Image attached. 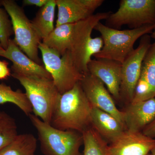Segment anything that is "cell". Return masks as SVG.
Here are the masks:
<instances>
[{"label":"cell","mask_w":155,"mask_h":155,"mask_svg":"<svg viewBox=\"0 0 155 155\" xmlns=\"http://www.w3.org/2000/svg\"><path fill=\"white\" fill-rule=\"evenodd\" d=\"M92 108L78 82L69 91L61 94L50 125L60 130H75L82 133L91 127Z\"/></svg>","instance_id":"1"},{"label":"cell","mask_w":155,"mask_h":155,"mask_svg":"<svg viewBox=\"0 0 155 155\" xmlns=\"http://www.w3.org/2000/svg\"><path fill=\"white\" fill-rule=\"evenodd\" d=\"M112 13L108 11L97 13L75 23L70 54L75 68L84 75L89 73V62L92 56L101 50L104 45L101 37H92V31L99 22L107 19Z\"/></svg>","instance_id":"2"},{"label":"cell","mask_w":155,"mask_h":155,"mask_svg":"<svg viewBox=\"0 0 155 155\" xmlns=\"http://www.w3.org/2000/svg\"><path fill=\"white\" fill-rule=\"evenodd\" d=\"M155 27L153 24L134 29L120 30L99 22L94 29L101 34L104 45L101 50L94 57L96 59L113 60L122 64L134 50V46L137 40L151 33Z\"/></svg>","instance_id":"3"},{"label":"cell","mask_w":155,"mask_h":155,"mask_svg":"<svg viewBox=\"0 0 155 155\" xmlns=\"http://www.w3.org/2000/svg\"><path fill=\"white\" fill-rule=\"evenodd\" d=\"M25 88L34 115L50 124L54 111L61 94L53 80L37 75H25L12 73Z\"/></svg>","instance_id":"4"},{"label":"cell","mask_w":155,"mask_h":155,"mask_svg":"<svg viewBox=\"0 0 155 155\" xmlns=\"http://www.w3.org/2000/svg\"><path fill=\"white\" fill-rule=\"evenodd\" d=\"M28 116L37 131L41 149L45 155H81L82 133L75 130H60L34 114Z\"/></svg>","instance_id":"5"},{"label":"cell","mask_w":155,"mask_h":155,"mask_svg":"<svg viewBox=\"0 0 155 155\" xmlns=\"http://www.w3.org/2000/svg\"><path fill=\"white\" fill-rule=\"evenodd\" d=\"M0 3L11 18L15 36L14 41L28 58L41 65L38 46L41 39L34 29L24 10L13 0H2Z\"/></svg>","instance_id":"6"},{"label":"cell","mask_w":155,"mask_h":155,"mask_svg":"<svg viewBox=\"0 0 155 155\" xmlns=\"http://www.w3.org/2000/svg\"><path fill=\"white\" fill-rule=\"evenodd\" d=\"M38 48L41 52L45 68L51 74L61 94L69 91L80 82L84 74L75 68L70 51L61 56L42 42L39 45Z\"/></svg>","instance_id":"7"},{"label":"cell","mask_w":155,"mask_h":155,"mask_svg":"<svg viewBox=\"0 0 155 155\" xmlns=\"http://www.w3.org/2000/svg\"><path fill=\"white\" fill-rule=\"evenodd\" d=\"M155 24V0H121L119 9L106 19L105 25L120 29L127 25L130 29Z\"/></svg>","instance_id":"8"},{"label":"cell","mask_w":155,"mask_h":155,"mask_svg":"<svg viewBox=\"0 0 155 155\" xmlns=\"http://www.w3.org/2000/svg\"><path fill=\"white\" fill-rule=\"evenodd\" d=\"M151 43V37L145 35L140 38L139 45L122 64L120 99L132 102L137 84L141 73L142 64Z\"/></svg>","instance_id":"9"},{"label":"cell","mask_w":155,"mask_h":155,"mask_svg":"<svg viewBox=\"0 0 155 155\" xmlns=\"http://www.w3.org/2000/svg\"><path fill=\"white\" fill-rule=\"evenodd\" d=\"M80 83L92 107L111 114L125 127L123 112L116 107L113 97L99 79L87 73L84 75Z\"/></svg>","instance_id":"10"},{"label":"cell","mask_w":155,"mask_h":155,"mask_svg":"<svg viewBox=\"0 0 155 155\" xmlns=\"http://www.w3.org/2000/svg\"><path fill=\"white\" fill-rule=\"evenodd\" d=\"M108 145L110 155H148L155 147V139L142 132L125 130Z\"/></svg>","instance_id":"11"},{"label":"cell","mask_w":155,"mask_h":155,"mask_svg":"<svg viewBox=\"0 0 155 155\" xmlns=\"http://www.w3.org/2000/svg\"><path fill=\"white\" fill-rule=\"evenodd\" d=\"M104 0H56L58 8L56 27L85 20L104 2Z\"/></svg>","instance_id":"12"},{"label":"cell","mask_w":155,"mask_h":155,"mask_svg":"<svg viewBox=\"0 0 155 155\" xmlns=\"http://www.w3.org/2000/svg\"><path fill=\"white\" fill-rule=\"evenodd\" d=\"M89 73L99 79L116 100H120L122 64L106 59H91L87 65Z\"/></svg>","instance_id":"13"},{"label":"cell","mask_w":155,"mask_h":155,"mask_svg":"<svg viewBox=\"0 0 155 155\" xmlns=\"http://www.w3.org/2000/svg\"><path fill=\"white\" fill-rule=\"evenodd\" d=\"M0 57H4L13 63V73L25 75H37L52 79L45 67L36 64L20 49L14 40H9L6 50L0 49Z\"/></svg>","instance_id":"14"},{"label":"cell","mask_w":155,"mask_h":155,"mask_svg":"<svg viewBox=\"0 0 155 155\" xmlns=\"http://www.w3.org/2000/svg\"><path fill=\"white\" fill-rule=\"evenodd\" d=\"M128 105L122 111L126 130L142 132L155 119V98Z\"/></svg>","instance_id":"15"},{"label":"cell","mask_w":155,"mask_h":155,"mask_svg":"<svg viewBox=\"0 0 155 155\" xmlns=\"http://www.w3.org/2000/svg\"><path fill=\"white\" fill-rule=\"evenodd\" d=\"M91 127L103 138L111 142L126 130L125 126L112 115L98 108L92 107Z\"/></svg>","instance_id":"16"},{"label":"cell","mask_w":155,"mask_h":155,"mask_svg":"<svg viewBox=\"0 0 155 155\" xmlns=\"http://www.w3.org/2000/svg\"><path fill=\"white\" fill-rule=\"evenodd\" d=\"M75 23H67L57 26L42 43L55 51L61 56L70 51Z\"/></svg>","instance_id":"17"},{"label":"cell","mask_w":155,"mask_h":155,"mask_svg":"<svg viewBox=\"0 0 155 155\" xmlns=\"http://www.w3.org/2000/svg\"><path fill=\"white\" fill-rule=\"evenodd\" d=\"M56 6V0H48L47 3L39 10L33 20L31 21L34 29L41 40L46 37L54 28Z\"/></svg>","instance_id":"18"},{"label":"cell","mask_w":155,"mask_h":155,"mask_svg":"<svg viewBox=\"0 0 155 155\" xmlns=\"http://www.w3.org/2000/svg\"><path fill=\"white\" fill-rule=\"evenodd\" d=\"M37 140L30 133L18 134L10 144L0 150V155H35Z\"/></svg>","instance_id":"19"},{"label":"cell","mask_w":155,"mask_h":155,"mask_svg":"<svg viewBox=\"0 0 155 155\" xmlns=\"http://www.w3.org/2000/svg\"><path fill=\"white\" fill-rule=\"evenodd\" d=\"M82 135L83 155H110L107 142L92 127L83 131Z\"/></svg>","instance_id":"20"},{"label":"cell","mask_w":155,"mask_h":155,"mask_svg":"<svg viewBox=\"0 0 155 155\" xmlns=\"http://www.w3.org/2000/svg\"><path fill=\"white\" fill-rule=\"evenodd\" d=\"M12 103L18 107L27 116L32 112V108L25 93L14 91L11 87L0 84V104Z\"/></svg>","instance_id":"21"},{"label":"cell","mask_w":155,"mask_h":155,"mask_svg":"<svg viewBox=\"0 0 155 155\" xmlns=\"http://www.w3.org/2000/svg\"><path fill=\"white\" fill-rule=\"evenodd\" d=\"M140 77L149 87L151 98H155V42L151 44L145 56Z\"/></svg>","instance_id":"22"},{"label":"cell","mask_w":155,"mask_h":155,"mask_svg":"<svg viewBox=\"0 0 155 155\" xmlns=\"http://www.w3.org/2000/svg\"><path fill=\"white\" fill-rule=\"evenodd\" d=\"M18 134L15 119L6 112L0 111V150L12 142Z\"/></svg>","instance_id":"23"},{"label":"cell","mask_w":155,"mask_h":155,"mask_svg":"<svg viewBox=\"0 0 155 155\" xmlns=\"http://www.w3.org/2000/svg\"><path fill=\"white\" fill-rule=\"evenodd\" d=\"M9 17L6 10L0 7V43L5 50L8 48L10 37L14 34Z\"/></svg>","instance_id":"24"},{"label":"cell","mask_w":155,"mask_h":155,"mask_svg":"<svg viewBox=\"0 0 155 155\" xmlns=\"http://www.w3.org/2000/svg\"><path fill=\"white\" fill-rule=\"evenodd\" d=\"M8 63L6 61H0V79H6L11 75L8 68Z\"/></svg>","instance_id":"25"},{"label":"cell","mask_w":155,"mask_h":155,"mask_svg":"<svg viewBox=\"0 0 155 155\" xmlns=\"http://www.w3.org/2000/svg\"><path fill=\"white\" fill-rule=\"evenodd\" d=\"M147 136L154 138L155 137V119L151 123L148 125L142 131Z\"/></svg>","instance_id":"26"},{"label":"cell","mask_w":155,"mask_h":155,"mask_svg":"<svg viewBox=\"0 0 155 155\" xmlns=\"http://www.w3.org/2000/svg\"><path fill=\"white\" fill-rule=\"evenodd\" d=\"M48 0H23L22 5L24 6H35L41 8L47 3Z\"/></svg>","instance_id":"27"},{"label":"cell","mask_w":155,"mask_h":155,"mask_svg":"<svg viewBox=\"0 0 155 155\" xmlns=\"http://www.w3.org/2000/svg\"><path fill=\"white\" fill-rule=\"evenodd\" d=\"M150 37L151 38L154 39L155 40V27L154 28L152 32L151 33V35Z\"/></svg>","instance_id":"28"},{"label":"cell","mask_w":155,"mask_h":155,"mask_svg":"<svg viewBox=\"0 0 155 155\" xmlns=\"http://www.w3.org/2000/svg\"><path fill=\"white\" fill-rule=\"evenodd\" d=\"M150 153L152 155H155V147L151 151Z\"/></svg>","instance_id":"29"},{"label":"cell","mask_w":155,"mask_h":155,"mask_svg":"<svg viewBox=\"0 0 155 155\" xmlns=\"http://www.w3.org/2000/svg\"><path fill=\"white\" fill-rule=\"evenodd\" d=\"M3 49L2 47V45H1V43H0V49Z\"/></svg>","instance_id":"30"},{"label":"cell","mask_w":155,"mask_h":155,"mask_svg":"<svg viewBox=\"0 0 155 155\" xmlns=\"http://www.w3.org/2000/svg\"><path fill=\"white\" fill-rule=\"evenodd\" d=\"M148 155H151V153H150Z\"/></svg>","instance_id":"31"}]
</instances>
